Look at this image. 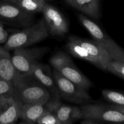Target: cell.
Listing matches in <instances>:
<instances>
[{"label": "cell", "mask_w": 124, "mask_h": 124, "mask_svg": "<svg viewBox=\"0 0 124 124\" xmlns=\"http://www.w3.org/2000/svg\"><path fill=\"white\" fill-rule=\"evenodd\" d=\"M48 35L46 22L42 18L34 25L27 27L10 35L3 47L8 52L18 48H25L43 41Z\"/></svg>", "instance_id": "obj_1"}, {"label": "cell", "mask_w": 124, "mask_h": 124, "mask_svg": "<svg viewBox=\"0 0 124 124\" xmlns=\"http://www.w3.org/2000/svg\"><path fill=\"white\" fill-rule=\"evenodd\" d=\"M13 88L16 97L23 104H44L52 98L48 90L30 76L22 75Z\"/></svg>", "instance_id": "obj_2"}, {"label": "cell", "mask_w": 124, "mask_h": 124, "mask_svg": "<svg viewBox=\"0 0 124 124\" xmlns=\"http://www.w3.org/2000/svg\"><path fill=\"white\" fill-rule=\"evenodd\" d=\"M80 23L88 30L97 43L101 46L116 61L124 62V50L116 44L95 22L82 13L78 15Z\"/></svg>", "instance_id": "obj_3"}, {"label": "cell", "mask_w": 124, "mask_h": 124, "mask_svg": "<svg viewBox=\"0 0 124 124\" xmlns=\"http://www.w3.org/2000/svg\"><path fill=\"white\" fill-rule=\"evenodd\" d=\"M54 70L79 87L87 90L92 87V82L75 65L71 57L63 52H57L50 59Z\"/></svg>", "instance_id": "obj_4"}, {"label": "cell", "mask_w": 124, "mask_h": 124, "mask_svg": "<svg viewBox=\"0 0 124 124\" xmlns=\"http://www.w3.org/2000/svg\"><path fill=\"white\" fill-rule=\"evenodd\" d=\"M48 47L18 48L14 50L12 61L18 73L24 76H30L35 65L48 52Z\"/></svg>", "instance_id": "obj_5"}, {"label": "cell", "mask_w": 124, "mask_h": 124, "mask_svg": "<svg viewBox=\"0 0 124 124\" xmlns=\"http://www.w3.org/2000/svg\"><path fill=\"white\" fill-rule=\"evenodd\" d=\"M53 76L61 98L77 104L92 101L93 99L87 90L74 84L54 69L53 71Z\"/></svg>", "instance_id": "obj_6"}, {"label": "cell", "mask_w": 124, "mask_h": 124, "mask_svg": "<svg viewBox=\"0 0 124 124\" xmlns=\"http://www.w3.org/2000/svg\"><path fill=\"white\" fill-rule=\"evenodd\" d=\"M84 119L124 123V114L110 105L86 104L81 107Z\"/></svg>", "instance_id": "obj_7"}, {"label": "cell", "mask_w": 124, "mask_h": 124, "mask_svg": "<svg viewBox=\"0 0 124 124\" xmlns=\"http://www.w3.org/2000/svg\"><path fill=\"white\" fill-rule=\"evenodd\" d=\"M42 13L48 33L53 36H63L69 31L67 21L56 7L46 2Z\"/></svg>", "instance_id": "obj_8"}, {"label": "cell", "mask_w": 124, "mask_h": 124, "mask_svg": "<svg viewBox=\"0 0 124 124\" xmlns=\"http://www.w3.org/2000/svg\"><path fill=\"white\" fill-rule=\"evenodd\" d=\"M68 40L78 44L83 47L87 53L94 59L96 67L107 71V64L112 60L109 53L94 40H90L71 35Z\"/></svg>", "instance_id": "obj_9"}, {"label": "cell", "mask_w": 124, "mask_h": 124, "mask_svg": "<svg viewBox=\"0 0 124 124\" xmlns=\"http://www.w3.org/2000/svg\"><path fill=\"white\" fill-rule=\"evenodd\" d=\"M0 19L27 26L33 19V15L25 12L15 3L0 1Z\"/></svg>", "instance_id": "obj_10"}, {"label": "cell", "mask_w": 124, "mask_h": 124, "mask_svg": "<svg viewBox=\"0 0 124 124\" xmlns=\"http://www.w3.org/2000/svg\"><path fill=\"white\" fill-rule=\"evenodd\" d=\"M30 76L46 87L50 93L52 97L59 99H61L54 82L53 71L48 65L38 62L34 67Z\"/></svg>", "instance_id": "obj_11"}, {"label": "cell", "mask_w": 124, "mask_h": 124, "mask_svg": "<svg viewBox=\"0 0 124 124\" xmlns=\"http://www.w3.org/2000/svg\"><path fill=\"white\" fill-rule=\"evenodd\" d=\"M22 105L16 96L5 98L0 105V124H15L20 117Z\"/></svg>", "instance_id": "obj_12"}, {"label": "cell", "mask_w": 124, "mask_h": 124, "mask_svg": "<svg viewBox=\"0 0 124 124\" xmlns=\"http://www.w3.org/2000/svg\"><path fill=\"white\" fill-rule=\"evenodd\" d=\"M21 76L15 69L8 51L0 46V78L10 81L13 87Z\"/></svg>", "instance_id": "obj_13"}, {"label": "cell", "mask_w": 124, "mask_h": 124, "mask_svg": "<svg viewBox=\"0 0 124 124\" xmlns=\"http://www.w3.org/2000/svg\"><path fill=\"white\" fill-rule=\"evenodd\" d=\"M52 97L48 102L44 104H23L20 117L25 122L35 124L47 110L50 108L52 104Z\"/></svg>", "instance_id": "obj_14"}, {"label": "cell", "mask_w": 124, "mask_h": 124, "mask_svg": "<svg viewBox=\"0 0 124 124\" xmlns=\"http://www.w3.org/2000/svg\"><path fill=\"white\" fill-rule=\"evenodd\" d=\"M67 4L88 18L98 20L101 17L100 0H64Z\"/></svg>", "instance_id": "obj_15"}, {"label": "cell", "mask_w": 124, "mask_h": 124, "mask_svg": "<svg viewBox=\"0 0 124 124\" xmlns=\"http://www.w3.org/2000/svg\"><path fill=\"white\" fill-rule=\"evenodd\" d=\"M52 111L55 113L62 124H73L75 121L83 119L81 108L63 104L61 102Z\"/></svg>", "instance_id": "obj_16"}, {"label": "cell", "mask_w": 124, "mask_h": 124, "mask_svg": "<svg viewBox=\"0 0 124 124\" xmlns=\"http://www.w3.org/2000/svg\"><path fill=\"white\" fill-rule=\"evenodd\" d=\"M46 3L45 0H17L15 4L27 13L33 15L42 13Z\"/></svg>", "instance_id": "obj_17"}, {"label": "cell", "mask_w": 124, "mask_h": 124, "mask_svg": "<svg viewBox=\"0 0 124 124\" xmlns=\"http://www.w3.org/2000/svg\"><path fill=\"white\" fill-rule=\"evenodd\" d=\"M66 48L69 53L75 58L89 62L95 66L96 65L94 59L87 53V51L83 47L78 44L68 40L66 44Z\"/></svg>", "instance_id": "obj_18"}, {"label": "cell", "mask_w": 124, "mask_h": 124, "mask_svg": "<svg viewBox=\"0 0 124 124\" xmlns=\"http://www.w3.org/2000/svg\"><path fill=\"white\" fill-rule=\"evenodd\" d=\"M102 94L105 100L113 105L124 107V93L111 90H103Z\"/></svg>", "instance_id": "obj_19"}, {"label": "cell", "mask_w": 124, "mask_h": 124, "mask_svg": "<svg viewBox=\"0 0 124 124\" xmlns=\"http://www.w3.org/2000/svg\"><path fill=\"white\" fill-rule=\"evenodd\" d=\"M107 71L124 79V62L111 60L107 64Z\"/></svg>", "instance_id": "obj_20"}, {"label": "cell", "mask_w": 124, "mask_h": 124, "mask_svg": "<svg viewBox=\"0 0 124 124\" xmlns=\"http://www.w3.org/2000/svg\"><path fill=\"white\" fill-rule=\"evenodd\" d=\"M15 96L14 88L10 81L0 78V97L9 98Z\"/></svg>", "instance_id": "obj_21"}, {"label": "cell", "mask_w": 124, "mask_h": 124, "mask_svg": "<svg viewBox=\"0 0 124 124\" xmlns=\"http://www.w3.org/2000/svg\"><path fill=\"white\" fill-rule=\"evenodd\" d=\"M38 124H62L53 111L47 110L36 122Z\"/></svg>", "instance_id": "obj_22"}, {"label": "cell", "mask_w": 124, "mask_h": 124, "mask_svg": "<svg viewBox=\"0 0 124 124\" xmlns=\"http://www.w3.org/2000/svg\"><path fill=\"white\" fill-rule=\"evenodd\" d=\"M7 38H8V33L0 19V44L5 43Z\"/></svg>", "instance_id": "obj_23"}, {"label": "cell", "mask_w": 124, "mask_h": 124, "mask_svg": "<svg viewBox=\"0 0 124 124\" xmlns=\"http://www.w3.org/2000/svg\"><path fill=\"white\" fill-rule=\"evenodd\" d=\"M110 106L111 107L113 108L116 109V110H118L120 112L124 114V107H121V106H118V105H111Z\"/></svg>", "instance_id": "obj_24"}, {"label": "cell", "mask_w": 124, "mask_h": 124, "mask_svg": "<svg viewBox=\"0 0 124 124\" xmlns=\"http://www.w3.org/2000/svg\"><path fill=\"white\" fill-rule=\"evenodd\" d=\"M81 124H101L96 122V121H92V120H88V119H84L81 122Z\"/></svg>", "instance_id": "obj_25"}, {"label": "cell", "mask_w": 124, "mask_h": 124, "mask_svg": "<svg viewBox=\"0 0 124 124\" xmlns=\"http://www.w3.org/2000/svg\"><path fill=\"white\" fill-rule=\"evenodd\" d=\"M1 1H7V2H12V3H16L17 0H1Z\"/></svg>", "instance_id": "obj_26"}, {"label": "cell", "mask_w": 124, "mask_h": 124, "mask_svg": "<svg viewBox=\"0 0 124 124\" xmlns=\"http://www.w3.org/2000/svg\"><path fill=\"white\" fill-rule=\"evenodd\" d=\"M5 98H2V97H0V105H1V104L2 103V102L3 101V100Z\"/></svg>", "instance_id": "obj_27"}, {"label": "cell", "mask_w": 124, "mask_h": 124, "mask_svg": "<svg viewBox=\"0 0 124 124\" xmlns=\"http://www.w3.org/2000/svg\"><path fill=\"white\" fill-rule=\"evenodd\" d=\"M20 124H28V123H27V122H23V123H21Z\"/></svg>", "instance_id": "obj_28"}, {"label": "cell", "mask_w": 124, "mask_h": 124, "mask_svg": "<svg viewBox=\"0 0 124 124\" xmlns=\"http://www.w3.org/2000/svg\"><path fill=\"white\" fill-rule=\"evenodd\" d=\"M116 124H124V123H117Z\"/></svg>", "instance_id": "obj_29"}, {"label": "cell", "mask_w": 124, "mask_h": 124, "mask_svg": "<svg viewBox=\"0 0 124 124\" xmlns=\"http://www.w3.org/2000/svg\"><path fill=\"white\" fill-rule=\"evenodd\" d=\"M45 1H49V0H45Z\"/></svg>", "instance_id": "obj_30"}, {"label": "cell", "mask_w": 124, "mask_h": 124, "mask_svg": "<svg viewBox=\"0 0 124 124\" xmlns=\"http://www.w3.org/2000/svg\"></svg>", "instance_id": "obj_31"}, {"label": "cell", "mask_w": 124, "mask_h": 124, "mask_svg": "<svg viewBox=\"0 0 124 124\" xmlns=\"http://www.w3.org/2000/svg\"><path fill=\"white\" fill-rule=\"evenodd\" d=\"M0 1H1V0H0Z\"/></svg>", "instance_id": "obj_32"}]
</instances>
